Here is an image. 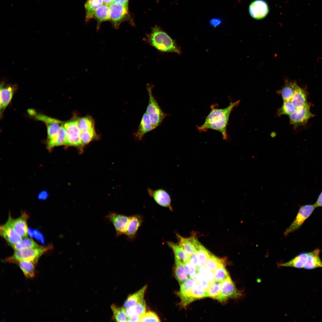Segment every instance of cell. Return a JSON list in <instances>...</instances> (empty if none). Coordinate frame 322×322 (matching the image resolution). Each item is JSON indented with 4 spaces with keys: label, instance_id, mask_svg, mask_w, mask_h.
<instances>
[{
    "label": "cell",
    "instance_id": "6da1fadb",
    "mask_svg": "<svg viewBox=\"0 0 322 322\" xmlns=\"http://www.w3.org/2000/svg\"><path fill=\"white\" fill-rule=\"evenodd\" d=\"M239 102L238 100L231 102L227 107L223 109L212 106L203 123L197 127L198 130L205 131L208 129L215 130L222 134L224 140H227V127L229 117L231 111L239 105Z\"/></svg>",
    "mask_w": 322,
    "mask_h": 322
},
{
    "label": "cell",
    "instance_id": "7a4b0ae2",
    "mask_svg": "<svg viewBox=\"0 0 322 322\" xmlns=\"http://www.w3.org/2000/svg\"><path fill=\"white\" fill-rule=\"evenodd\" d=\"M144 40L158 50L163 52L182 53L180 47L176 41L158 26L154 27Z\"/></svg>",
    "mask_w": 322,
    "mask_h": 322
},
{
    "label": "cell",
    "instance_id": "3957f363",
    "mask_svg": "<svg viewBox=\"0 0 322 322\" xmlns=\"http://www.w3.org/2000/svg\"><path fill=\"white\" fill-rule=\"evenodd\" d=\"M52 248V246L50 245L44 246H39L35 248L15 251L12 256L6 258L4 261L7 262L14 263L20 261H32L36 264L42 255Z\"/></svg>",
    "mask_w": 322,
    "mask_h": 322
},
{
    "label": "cell",
    "instance_id": "277c9868",
    "mask_svg": "<svg viewBox=\"0 0 322 322\" xmlns=\"http://www.w3.org/2000/svg\"><path fill=\"white\" fill-rule=\"evenodd\" d=\"M154 86L153 84L150 83L146 85L149 100L145 112L148 115L154 129L162 123L167 115L162 111L152 94V90Z\"/></svg>",
    "mask_w": 322,
    "mask_h": 322
},
{
    "label": "cell",
    "instance_id": "5b68a950",
    "mask_svg": "<svg viewBox=\"0 0 322 322\" xmlns=\"http://www.w3.org/2000/svg\"><path fill=\"white\" fill-rule=\"evenodd\" d=\"M64 126L66 133V145L83 146L80 139L81 132L78 126L77 119L67 122Z\"/></svg>",
    "mask_w": 322,
    "mask_h": 322
},
{
    "label": "cell",
    "instance_id": "8992f818",
    "mask_svg": "<svg viewBox=\"0 0 322 322\" xmlns=\"http://www.w3.org/2000/svg\"><path fill=\"white\" fill-rule=\"evenodd\" d=\"M313 205H306L300 207L297 216L291 225L284 233L285 236L298 230L311 215L315 208Z\"/></svg>",
    "mask_w": 322,
    "mask_h": 322
},
{
    "label": "cell",
    "instance_id": "52a82bcc",
    "mask_svg": "<svg viewBox=\"0 0 322 322\" xmlns=\"http://www.w3.org/2000/svg\"><path fill=\"white\" fill-rule=\"evenodd\" d=\"M310 108L307 103L304 106L297 108L293 113L289 115L290 122L294 128L305 125L309 119L313 116Z\"/></svg>",
    "mask_w": 322,
    "mask_h": 322
},
{
    "label": "cell",
    "instance_id": "ba28073f",
    "mask_svg": "<svg viewBox=\"0 0 322 322\" xmlns=\"http://www.w3.org/2000/svg\"><path fill=\"white\" fill-rule=\"evenodd\" d=\"M242 293L236 288L230 276L221 283L220 294L217 300L224 301L228 298H236L240 297Z\"/></svg>",
    "mask_w": 322,
    "mask_h": 322
},
{
    "label": "cell",
    "instance_id": "9c48e42d",
    "mask_svg": "<svg viewBox=\"0 0 322 322\" xmlns=\"http://www.w3.org/2000/svg\"><path fill=\"white\" fill-rule=\"evenodd\" d=\"M109 12L110 19L117 27L128 13V4L113 2L109 5Z\"/></svg>",
    "mask_w": 322,
    "mask_h": 322
},
{
    "label": "cell",
    "instance_id": "30bf717a",
    "mask_svg": "<svg viewBox=\"0 0 322 322\" xmlns=\"http://www.w3.org/2000/svg\"><path fill=\"white\" fill-rule=\"evenodd\" d=\"M11 216L9 214L7 222L0 227V234L11 246L19 242L22 237L16 232L11 223Z\"/></svg>",
    "mask_w": 322,
    "mask_h": 322
},
{
    "label": "cell",
    "instance_id": "8fae6325",
    "mask_svg": "<svg viewBox=\"0 0 322 322\" xmlns=\"http://www.w3.org/2000/svg\"><path fill=\"white\" fill-rule=\"evenodd\" d=\"M114 227L117 236L125 233L130 217L125 215L110 212L106 216Z\"/></svg>",
    "mask_w": 322,
    "mask_h": 322
},
{
    "label": "cell",
    "instance_id": "7c38bea8",
    "mask_svg": "<svg viewBox=\"0 0 322 322\" xmlns=\"http://www.w3.org/2000/svg\"><path fill=\"white\" fill-rule=\"evenodd\" d=\"M249 12L251 17L256 20L262 19L268 14L269 9L267 2L264 0H254L250 4Z\"/></svg>",
    "mask_w": 322,
    "mask_h": 322
},
{
    "label": "cell",
    "instance_id": "4fadbf2b",
    "mask_svg": "<svg viewBox=\"0 0 322 322\" xmlns=\"http://www.w3.org/2000/svg\"><path fill=\"white\" fill-rule=\"evenodd\" d=\"M147 191L149 195L158 205L168 208L171 210H172L171 197L169 193L166 190L162 188L154 190L148 188Z\"/></svg>",
    "mask_w": 322,
    "mask_h": 322
},
{
    "label": "cell",
    "instance_id": "5bb4252c",
    "mask_svg": "<svg viewBox=\"0 0 322 322\" xmlns=\"http://www.w3.org/2000/svg\"><path fill=\"white\" fill-rule=\"evenodd\" d=\"M196 283L193 278L189 277L180 285V290L177 294L180 299V305L182 306H185L193 301L190 295Z\"/></svg>",
    "mask_w": 322,
    "mask_h": 322
},
{
    "label": "cell",
    "instance_id": "9a60e30c",
    "mask_svg": "<svg viewBox=\"0 0 322 322\" xmlns=\"http://www.w3.org/2000/svg\"><path fill=\"white\" fill-rule=\"evenodd\" d=\"M17 86L11 84H5L2 82L0 85V108L1 113L3 112L10 102Z\"/></svg>",
    "mask_w": 322,
    "mask_h": 322
},
{
    "label": "cell",
    "instance_id": "2e32d148",
    "mask_svg": "<svg viewBox=\"0 0 322 322\" xmlns=\"http://www.w3.org/2000/svg\"><path fill=\"white\" fill-rule=\"evenodd\" d=\"M179 244L190 256L195 253L200 243L195 236H192L188 238L183 237L179 234H177Z\"/></svg>",
    "mask_w": 322,
    "mask_h": 322
},
{
    "label": "cell",
    "instance_id": "e0dca14e",
    "mask_svg": "<svg viewBox=\"0 0 322 322\" xmlns=\"http://www.w3.org/2000/svg\"><path fill=\"white\" fill-rule=\"evenodd\" d=\"M154 129L148 114L145 112L142 117L140 123L136 131L133 134L134 138L137 140L141 141L147 133Z\"/></svg>",
    "mask_w": 322,
    "mask_h": 322
},
{
    "label": "cell",
    "instance_id": "ac0fdd59",
    "mask_svg": "<svg viewBox=\"0 0 322 322\" xmlns=\"http://www.w3.org/2000/svg\"><path fill=\"white\" fill-rule=\"evenodd\" d=\"M28 216L25 212L22 213L18 218L13 219L11 218L12 225L16 232L22 237H27L28 235L27 220Z\"/></svg>",
    "mask_w": 322,
    "mask_h": 322
},
{
    "label": "cell",
    "instance_id": "d6986e66",
    "mask_svg": "<svg viewBox=\"0 0 322 322\" xmlns=\"http://www.w3.org/2000/svg\"><path fill=\"white\" fill-rule=\"evenodd\" d=\"M143 221V218L140 215H134L130 217L125 234L129 239H133Z\"/></svg>",
    "mask_w": 322,
    "mask_h": 322
},
{
    "label": "cell",
    "instance_id": "ffe728a7",
    "mask_svg": "<svg viewBox=\"0 0 322 322\" xmlns=\"http://www.w3.org/2000/svg\"><path fill=\"white\" fill-rule=\"evenodd\" d=\"M320 250L316 249L309 252L306 261L303 268L306 270H312L317 268H322V261L320 257Z\"/></svg>",
    "mask_w": 322,
    "mask_h": 322
},
{
    "label": "cell",
    "instance_id": "44dd1931",
    "mask_svg": "<svg viewBox=\"0 0 322 322\" xmlns=\"http://www.w3.org/2000/svg\"><path fill=\"white\" fill-rule=\"evenodd\" d=\"M309 252L303 253L298 254L289 261L279 264L280 267H291L297 268H303L308 256Z\"/></svg>",
    "mask_w": 322,
    "mask_h": 322
},
{
    "label": "cell",
    "instance_id": "7402d4cb",
    "mask_svg": "<svg viewBox=\"0 0 322 322\" xmlns=\"http://www.w3.org/2000/svg\"><path fill=\"white\" fill-rule=\"evenodd\" d=\"M290 100L296 109L304 106L308 103L306 91L298 85Z\"/></svg>",
    "mask_w": 322,
    "mask_h": 322
},
{
    "label": "cell",
    "instance_id": "603a6c76",
    "mask_svg": "<svg viewBox=\"0 0 322 322\" xmlns=\"http://www.w3.org/2000/svg\"><path fill=\"white\" fill-rule=\"evenodd\" d=\"M147 286L145 285L135 293L129 295L125 301L123 306L125 309L132 306L144 299Z\"/></svg>",
    "mask_w": 322,
    "mask_h": 322
},
{
    "label": "cell",
    "instance_id": "cb8c5ba5",
    "mask_svg": "<svg viewBox=\"0 0 322 322\" xmlns=\"http://www.w3.org/2000/svg\"><path fill=\"white\" fill-rule=\"evenodd\" d=\"M167 244L174 251L175 259L184 264L189 261L190 256L179 244L171 242H168Z\"/></svg>",
    "mask_w": 322,
    "mask_h": 322
},
{
    "label": "cell",
    "instance_id": "d4e9b609",
    "mask_svg": "<svg viewBox=\"0 0 322 322\" xmlns=\"http://www.w3.org/2000/svg\"><path fill=\"white\" fill-rule=\"evenodd\" d=\"M66 133L63 123L55 137L52 140L47 141V147L49 150H50L56 146L66 145Z\"/></svg>",
    "mask_w": 322,
    "mask_h": 322
},
{
    "label": "cell",
    "instance_id": "484cf974",
    "mask_svg": "<svg viewBox=\"0 0 322 322\" xmlns=\"http://www.w3.org/2000/svg\"><path fill=\"white\" fill-rule=\"evenodd\" d=\"M298 86L295 81H286L280 92L283 101L289 100L292 99Z\"/></svg>",
    "mask_w": 322,
    "mask_h": 322
},
{
    "label": "cell",
    "instance_id": "4316f807",
    "mask_svg": "<svg viewBox=\"0 0 322 322\" xmlns=\"http://www.w3.org/2000/svg\"><path fill=\"white\" fill-rule=\"evenodd\" d=\"M17 264L27 278H32L35 275V264L27 261H20L17 262Z\"/></svg>",
    "mask_w": 322,
    "mask_h": 322
},
{
    "label": "cell",
    "instance_id": "83f0119b",
    "mask_svg": "<svg viewBox=\"0 0 322 322\" xmlns=\"http://www.w3.org/2000/svg\"><path fill=\"white\" fill-rule=\"evenodd\" d=\"M174 272L179 285L189 278L184 264L175 259Z\"/></svg>",
    "mask_w": 322,
    "mask_h": 322
},
{
    "label": "cell",
    "instance_id": "f1b7e54d",
    "mask_svg": "<svg viewBox=\"0 0 322 322\" xmlns=\"http://www.w3.org/2000/svg\"><path fill=\"white\" fill-rule=\"evenodd\" d=\"M146 308L145 301L144 299L136 304L125 309L126 313L128 318L136 315L142 316L146 312Z\"/></svg>",
    "mask_w": 322,
    "mask_h": 322
},
{
    "label": "cell",
    "instance_id": "f546056e",
    "mask_svg": "<svg viewBox=\"0 0 322 322\" xmlns=\"http://www.w3.org/2000/svg\"><path fill=\"white\" fill-rule=\"evenodd\" d=\"M103 3V0H87L85 4L86 20L92 18L96 10Z\"/></svg>",
    "mask_w": 322,
    "mask_h": 322
},
{
    "label": "cell",
    "instance_id": "4dcf8cb0",
    "mask_svg": "<svg viewBox=\"0 0 322 322\" xmlns=\"http://www.w3.org/2000/svg\"><path fill=\"white\" fill-rule=\"evenodd\" d=\"M225 260L224 259L219 258L211 253L204 266L213 273L219 267L225 265Z\"/></svg>",
    "mask_w": 322,
    "mask_h": 322
},
{
    "label": "cell",
    "instance_id": "1f68e13d",
    "mask_svg": "<svg viewBox=\"0 0 322 322\" xmlns=\"http://www.w3.org/2000/svg\"><path fill=\"white\" fill-rule=\"evenodd\" d=\"M94 16L100 22H103L110 19L109 5L103 3L95 11Z\"/></svg>",
    "mask_w": 322,
    "mask_h": 322
},
{
    "label": "cell",
    "instance_id": "d6a6232c",
    "mask_svg": "<svg viewBox=\"0 0 322 322\" xmlns=\"http://www.w3.org/2000/svg\"><path fill=\"white\" fill-rule=\"evenodd\" d=\"M39 246L32 239L26 237L11 247L14 250L18 251L35 248Z\"/></svg>",
    "mask_w": 322,
    "mask_h": 322
},
{
    "label": "cell",
    "instance_id": "836d02e7",
    "mask_svg": "<svg viewBox=\"0 0 322 322\" xmlns=\"http://www.w3.org/2000/svg\"><path fill=\"white\" fill-rule=\"evenodd\" d=\"M206 289L200 284L196 283L191 292L190 296L193 301L208 297Z\"/></svg>",
    "mask_w": 322,
    "mask_h": 322
},
{
    "label": "cell",
    "instance_id": "e575fe53",
    "mask_svg": "<svg viewBox=\"0 0 322 322\" xmlns=\"http://www.w3.org/2000/svg\"><path fill=\"white\" fill-rule=\"evenodd\" d=\"M196 253L198 258L199 266L200 267L204 266L211 253L200 243Z\"/></svg>",
    "mask_w": 322,
    "mask_h": 322
},
{
    "label": "cell",
    "instance_id": "d590c367",
    "mask_svg": "<svg viewBox=\"0 0 322 322\" xmlns=\"http://www.w3.org/2000/svg\"><path fill=\"white\" fill-rule=\"evenodd\" d=\"M77 124L81 132L94 129V123L90 117H86L77 119Z\"/></svg>",
    "mask_w": 322,
    "mask_h": 322
},
{
    "label": "cell",
    "instance_id": "8d00e7d4",
    "mask_svg": "<svg viewBox=\"0 0 322 322\" xmlns=\"http://www.w3.org/2000/svg\"><path fill=\"white\" fill-rule=\"evenodd\" d=\"M111 308L113 313L114 319L117 322H127L128 317L126 313L125 309L112 305Z\"/></svg>",
    "mask_w": 322,
    "mask_h": 322
},
{
    "label": "cell",
    "instance_id": "74e56055",
    "mask_svg": "<svg viewBox=\"0 0 322 322\" xmlns=\"http://www.w3.org/2000/svg\"><path fill=\"white\" fill-rule=\"evenodd\" d=\"M221 290V283L214 281L210 283L206 290L208 297L217 300L219 296Z\"/></svg>",
    "mask_w": 322,
    "mask_h": 322
},
{
    "label": "cell",
    "instance_id": "f35d334b",
    "mask_svg": "<svg viewBox=\"0 0 322 322\" xmlns=\"http://www.w3.org/2000/svg\"><path fill=\"white\" fill-rule=\"evenodd\" d=\"M296 108L290 100L283 101L281 107L278 111V114L279 116L282 115H289L293 113Z\"/></svg>",
    "mask_w": 322,
    "mask_h": 322
},
{
    "label": "cell",
    "instance_id": "ab89813d",
    "mask_svg": "<svg viewBox=\"0 0 322 322\" xmlns=\"http://www.w3.org/2000/svg\"><path fill=\"white\" fill-rule=\"evenodd\" d=\"M213 273L214 280L220 283L222 282L230 276L225 267V265L219 267Z\"/></svg>",
    "mask_w": 322,
    "mask_h": 322
},
{
    "label": "cell",
    "instance_id": "60d3db41",
    "mask_svg": "<svg viewBox=\"0 0 322 322\" xmlns=\"http://www.w3.org/2000/svg\"><path fill=\"white\" fill-rule=\"evenodd\" d=\"M63 124L61 123H52L47 125V141L54 139L56 137Z\"/></svg>",
    "mask_w": 322,
    "mask_h": 322
},
{
    "label": "cell",
    "instance_id": "b9f144b4",
    "mask_svg": "<svg viewBox=\"0 0 322 322\" xmlns=\"http://www.w3.org/2000/svg\"><path fill=\"white\" fill-rule=\"evenodd\" d=\"M96 136L94 129L82 131L80 139L83 146L89 143Z\"/></svg>",
    "mask_w": 322,
    "mask_h": 322
},
{
    "label": "cell",
    "instance_id": "7bdbcfd3",
    "mask_svg": "<svg viewBox=\"0 0 322 322\" xmlns=\"http://www.w3.org/2000/svg\"><path fill=\"white\" fill-rule=\"evenodd\" d=\"M198 274L203 279L210 284L215 281L213 273L207 269L204 266L199 267Z\"/></svg>",
    "mask_w": 322,
    "mask_h": 322
},
{
    "label": "cell",
    "instance_id": "ee69618b",
    "mask_svg": "<svg viewBox=\"0 0 322 322\" xmlns=\"http://www.w3.org/2000/svg\"><path fill=\"white\" fill-rule=\"evenodd\" d=\"M160 319L155 312L149 311L145 312L142 316L141 322H159Z\"/></svg>",
    "mask_w": 322,
    "mask_h": 322
},
{
    "label": "cell",
    "instance_id": "f6af8a7d",
    "mask_svg": "<svg viewBox=\"0 0 322 322\" xmlns=\"http://www.w3.org/2000/svg\"><path fill=\"white\" fill-rule=\"evenodd\" d=\"M184 265L189 277L193 278L198 274L199 268L193 266L189 261Z\"/></svg>",
    "mask_w": 322,
    "mask_h": 322
},
{
    "label": "cell",
    "instance_id": "bcb514c9",
    "mask_svg": "<svg viewBox=\"0 0 322 322\" xmlns=\"http://www.w3.org/2000/svg\"><path fill=\"white\" fill-rule=\"evenodd\" d=\"M35 118L37 120L45 123L46 125L53 123L62 122L61 121L58 120L42 114H38L36 115Z\"/></svg>",
    "mask_w": 322,
    "mask_h": 322
},
{
    "label": "cell",
    "instance_id": "7dc6e473",
    "mask_svg": "<svg viewBox=\"0 0 322 322\" xmlns=\"http://www.w3.org/2000/svg\"><path fill=\"white\" fill-rule=\"evenodd\" d=\"M28 233L30 237H34L38 241L41 242V243H44V236L38 230L35 229L32 230L31 228H29L28 230Z\"/></svg>",
    "mask_w": 322,
    "mask_h": 322
},
{
    "label": "cell",
    "instance_id": "c3c4849f",
    "mask_svg": "<svg viewBox=\"0 0 322 322\" xmlns=\"http://www.w3.org/2000/svg\"><path fill=\"white\" fill-rule=\"evenodd\" d=\"M189 261L195 267L199 268L198 258L196 253L190 256Z\"/></svg>",
    "mask_w": 322,
    "mask_h": 322
},
{
    "label": "cell",
    "instance_id": "681fc988",
    "mask_svg": "<svg viewBox=\"0 0 322 322\" xmlns=\"http://www.w3.org/2000/svg\"><path fill=\"white\" fill-rule=\"evenodd\" d=\"M221 23V20L220 19L217 18L212 19L210 21V25L215 27L219 26Z\"/></svg>",
    "mask_w": 322,
    "mask_h": 322
},
{
    "label": "cell",
    "instance_id": "f907efd6",
    "mask_svg": "<svg viewBox=\"0 0 322 322\" xmlns=\"http://www.w3.org/2000/svg\"><path fill=\"white\" fill-rule=\"evenodd\" d=\"M142 316L136 315L128 318L127 322H141Z\"/></svg>",
    "mask_w": 322,
    "mask_h": 322
},
{
    "label": "cell",
    "instance_id": "816d5d0a",
    "mask_svg": "<svg viewBox=\"0 0 322 322\" xmlns=\"http://www.w3.org/2000/svg\"><path fill=\"white\" fill-rule=\"evenodd\" d=\"M314 205L316 208L322 207V191L319 194Z\"/></svg>",
    "mask_w": 322,
    "mask_h": 322
},
{
    "label": "cell",
    "instance_id": "f5cc1de1",
    "mask_svg": "<svg viewBox=\"0 0 322 322\" xmlns=\"http://www.w3.org/2000/svg\"><path fill=\"white\" fill-rule=\"evenodd\" d=\"M48 193L45 191L41 192L38 195V198L40 199H44L47 198Z\"/></svg>",
    "mask_w": 322,
    "mask_h": 322
},
{
    "label": "cell",
    "instance_id": "db71d44e",
    "mask_svg": "<svg viewBox=\"0 0 322 322\" xmlns=\"http://www.w3.org/2000/svg\"><path fill=\"white\" fill-rule=\"evenodd\" d=\"M128 1L129 0H113V2L119 3L122 4H127Z\"/></svg>",
    "mask_w": 322,
    "mask_h": 322
},
{
    "label": "cell",
    "instance_id": "11a10c76",
    "mask_svg": "<svg viewBox=\"0 0 322 322\" xmlns=\"http://www.w3.org/2000/svg\"><path fill=\"white\" fill-rule=\"evenodd\" d=\"M28 113L30 115L32 116L36 115V112L33 109H29L28 110Z\"/></svg>",
    "mask_w": 322,
    "mask_h": 322
},
{
    "label": "cell",
    "instance_id": "9f6ffc18",
    "mask_svg": "<svg viewBox=\"0 0 322 322\" xmlns=\"http://www.w3.org/2000/svg\"><path fill=\"white\" fill-rule=\"evenodd\" d=\"M103 3L108 5H110L112 2L113 0H103Z\"/></svg>",
    "mask_w": 322,
    "mask_h": 322
}]
</instances>
